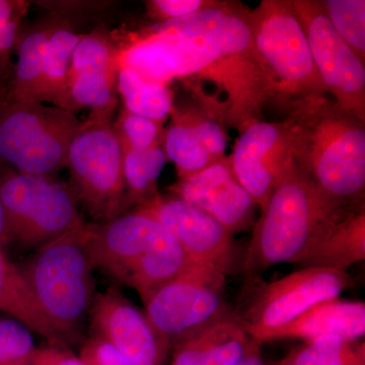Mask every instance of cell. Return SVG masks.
<instances>
[{"mask_svg": "<svg viewBox=\"0 0 365 365\" xmlns=\"http://www.w3.org/2000/svg\"><path fill=\"white\" fill-rule=\"evenodd\" d=\"M297 102L287 123L295 167L341 212L364 207V120L324 95Z\"/></svg>", "mask_w": 365, "mask_h": 365, "instance_id": "obj_1", "label": "cell"}, {"mask_svg": "<svg viewBox=\"0 0 365 365\" xmlns=\"http://www.w3.org/2000/svg\"><path fill=\"white\" fill-rule=\"evenodd\" d=\"M345 213L332 205L294 163L273 190L242 257L247 278L281 263L294 264Z\"/></svg>", "mask_w": 365, "mask_h": 365, "instance_id": "obj_2", "label": "cell"}, {"mask_svg": "<svg viewBox=\"0 0 365 365\" xmlns=\"http://www.w3.org/2000/svg\"><path fill=\"white\" fill-rule=\"evenodd\" d=\"M88 246L93 267L133 288L141 300L190 263L158 220L136 210L88 225Z\"/></svg>", "mask_w": 365, "mask_h": 365, "instance_id": "obj_3", "label": "cell"}, {"mask_svg": "<svg viewBox=\"0 0 365 365\" xmlns=\"http://www.w3.org/2000/svg\"><path fill=\"white\" fill-rule=\"evenodd\" d=\"M88 239V225L83 222L19 266L41 313L62 342L78 333L97 295Z\"/></svg>", "mask_w": 365, "mask_h": 365, "instance_id": "obj_4", "label": "cell"}, {"mask_svg": "<svg viewBox=\"0 0 365 365\" xmlns=\"http://www.w3.org/2000/svg\"><path fill=\"white\" fill-rule=\"evenodd\" d=\"M86 120L40 101L0 104V165L50 178L66 169L67 150Z\"/></svg>", "mask_w": 365, "mask_h": 365, "instance_id": "obj_5", "label": "cell"}, {"mask_svg": "<svg viewBox=\"0 0 365 365\" xmlns=\"http://www.w3.org/2000/svg\"><path fill=\"white\" fill-rule=\"evenodd\" d=\"M248 16L254 56L264 78L299 100L324 95L325 86L292 1H264Z\"/></svg>", "mask_w": 365, "mask_h": 365, "instance_id": "obj_6", "label": "cell"}, {"mask_svg": "<svg viewBox=\"0 0 365 365\" xmlns=\"http://www.w3.org/2000/svg\"><path fill=\"white\" fill-rule=\"evenodd\" d=\"M0 204L7 244L40 248L83 222L71 188L50 178L0 165Z\"/></svg>", "mask_w": 365, "mask_h": 365, "instance_id": "obj_7", "label": "cell"}, {"mask_svg": "<svg viewBox=\"0 0 365 365\" xmlns=\"http://www.w3.org/2000/svg\"><path fill=\"white\" fill-rule=\"evenodd\" d=\"M249 281L235 319L254 339L263 343L269 333L289 324L319 302L338 299L354 287L355 279L343 271L300 268L272 282L260 277Z\"/></svg>", "mask_w": 365, "mask_h": 365, "instance_id": "obj_8", "label": "cell"}, {"mask_svg": "<svg viewBox=\"0 0 365 365\" xmlns=\"http://www.w3.org/2000/svg\"><path fill=\"white\" fill-rule=\"evenodd\" d=\"M66 169L78 203L100 222L126 212L123 148L112 120L88 117L67 150Z\"/></svg>", "mask_w": 365, "mask_h": 365, "instance_id": "obj_9", "label": "cell"}, {"mask_svg": "<svg viewBox=\"0 0 365 365\" xmlns=\"http://www.w3.org/2000/svg\"><path fill=\"white\" fill-rule=\"evenodd\" d=\"M227 275L206 263L190 262L143 300L146 316L172 347L185 335L230 313L223 299Z\"/></svg>", "mask_w": 365, "mask_h": 365, "instance_id": "obj_10", "label": "cell"}, {"mask_svg": "<svg viewBox=\"0 0 365 365\" xmlns=\"http://www.w3.org/2000/svg\"><path fill=\"white\" fill-rule=\"evenodd\" d=\"M306 32L314 66L335 102L364 121L365 67L340 37L322 2L292 1Z\"/></svg>", "mask_w": 365, "mask_h": 365, "instance_id": "obj_11", "label": "cell"}, {"mask_svg": "<svg viewBox=\"0 0 365 365\" xmlns=\"http://www.w3.org/2000/svg\"><path fill=\"white\" fill-rule=\"evenodd\" d=\"M134 210L158 220L181 246L190 262L210 264L227 276L242 270L244 254L240 253L234 235L184 199L158 194Z\"/></svg>", "mask_w": 365, "mask_h": 365, "instance_id": "obj_12", "label": "cell"}, {"mask_svg": "<svg viewBox=\"0 0 365 365\" xmlns=\"http://www.w3.org/2000/svg\"><path fill=\"white\" fill-rule=\"evenodd\" d=\"M90 318L93 335L110 343L131 365H163L170 345L145 313L116 288L96 295Z\"/></svg>", "mask_w": 365, "mask_h": 365, "instance_id": "obj_13", "label": "cell"}, {"mask_svg": "<svg viewBox=\"0 0 365 365\" xmlns=\"http://www.w3.org/2000/svg\"><path fill=\"white\" fill-rule=\"evenodd\" d=\"M228 160L235 179L263 210L273 190L294 165L288 124H250L237 139Z\"/></svg>", "mask_w": 365, "mask_h": 365, "instance_id": "obj_14", "label": "cell"}, {"mask_svg": "<svg viewBox=\"0 0 365 365\" xmlns=\"http://www.w3.org/2000/svg\"><path fill=\"white\" fill-rule=\"evenodd\" d=\"M157 26L181 38L207 59L213 68L223 60L254 56L249 16L227 7L206 6L196 13Z\"/></svg>", "mask_w": 365, "mask_h": 365, "instance_id": "obj_15", "label": "cell"}, {"mask_svg": "<svg viewBox=\"0 0 365 365\" xmlns=\"http://www.w3.org/2000/svg\"><path fill=\"white\" fill-rule=\"evenodd\" d=\"M170 191L212 216L232 235L246 230L253 218L256 203L235 179L228 160L180 179Z\"/></svg>", "mask_w": 365, "mask_h": 365, "instance_id": "obj_16", "label": "cell"}, {"mask_svg": "<svg viewBox=\"0 0 365 365\" xmlns=\"http://www.w3.org/2000/svg\"><path fill=\"white\" fill-rule=\"evenodd\" d=\"M253 340L230 312L178 340L172 365H237Z\"/></svg>", "mask_w": 365, "mask_h": 365, "instance_id": "obj_17", "label": "cell"}, {"mask_svg": "<svg viewBox=\"0 0 365 365\" xmlns=\"http://www.w3.org/2000/svg\"><path fill=\"white\" fill-rule=\"evenodd\" d=\"M365 334V304L334 299L314 304L289 324L269 333L266 341L313 340L336 335L359 340Z\"/></svg>", "mask_w": 365, "mask_h": 365, "instance_id": "obj_18", "label": "cell"}, {"mask_svg": "<svg viewBox=\"0 0 365 365\" xmlns=\"http://www.w3.org/2000/svg\"><path fill=\"white\" fill-rule=\"evenodd\" d=\"M365 259L364 207L331 227L294 264L300 268L332 269L346 272Z\"/></svg>", "mask_w": 365, "mask_h": 365, "instance_id": "obj_19", "label": "cell"}, {"mask_svg": "<svg viewBox=\"0 0 365 365\" xmlns=\"http://www.w3.org/2000/svg\"><path fill=\"white\" fill-rule=\"evenodd\" d=\"M0 314L19 319L33 333L42 336L49 343L62 344L41 313L20 267L9 260L2 246H0Z\"/></svg>", "mask_w": 365, "mask_h": 365, "instance_id": "obj_20", "label": "cell"}, {"mask_svg": "<svg viewBox=\"0 0 365 365\" xmlns=\"http://www.w3.org/2000/svg\"><path fill=\"white\" fill-rule=\"evenodd\" d=\"M81 38V34L76 33L66 21H54L46 48L40 102L69 111V68L72 53Z\"/></svg>", "mask_w": 365, "mask_h": 365, "instance_id": "obj_21", "label": "cell"}, {"mask_svg": "<svg viewBox=\"0 0 365 365\" xmlns=\"http://www.w3.org/2000/svg\"><path fill=\"white\" fill-rule=\"evenodd\" d=\"M54 21H43L20 36L18 59L4 101H40L46 48Z\"/></svg>", "mask_w": 365, "mask_h": 365, "instance_id": "obj_22", "label": "cell"}, {"mask_svg": "<svg viewBox=\"0 0 365 365\" xmlns=\"http://www.w3.org/2000/svg\"><path fill=\"white\" fill-rule=\"evenodd\" d=\"M116 86L124 109L133 114L163 122L174 109L168 85L144 79L131 69L117 66Z\"/></svg>", "mask_w": 365, "mask_h": 365, "instance_id": "obj_23", "label": "cell"}, {"mask_svg": "<svg viewBox=\"0 0 365 365\" xmlns=\"http://www.w3.org/2000/svg\"><path fill=\"white\" fill-rule=\"evenodd\" d=\"M123 148L125 210L158 195V181L165 163V151L160 146L134 150Z\"/></svg>", "mask_w": 365, "mask_h": 365, "instance_id": "obj_24", "label": "cell"}, {"mask_svg": "<svg viewBox=\"0 0 365 365\" xmlns=\"http://www.w3.org/2000/svg\"><path fill=\"white\" fill-rule=\"evenodd\" d=\"M275 365H365V343L341 336H324L304 341Z\"/></svg>", "mask_w": 365, "mask_h": 365, "instance_id": "obj_25", "label": "cell"}, {"mask_svg": "<svg viewBox=\"0 0 365 365\" xmlns=\"http://www.w3.org/2000/svg\"><path fill=\"white\" fill-rule=\"evenodd\" d=\"M117 73V72H116ZM115 74H81L68 83V109H91L90 117L112 120L118 103Z\"/></svg>", "mask_w": 365, "mask_h": 365, "instance_id": "obj_26", "label": "cell"}, {"mask_svg": "<svg viewBox=\"0 0 365 365\" xmlns=\"http://www.w3.org/2000/svg\"><path fill=\"white\" fill-rule=\"evenodd\" d=\"M117 66L131 69L144 79L163 85L176 78L162 43L153 33L118 49Z\"/></svg>", "mask_w": 365, "mask_h": 365, "instance_id": "obj_27", "label": "cell"}, {"mask_svg": "<svg viewBox=\"0 0 365 365\" xmlns=\"http://www.w3.org/2000/svg\"><path fill=\"white\" fill-rule=\"evenodd\" d=\"M118 48L104 30L97 29L81 35L72 53L68 83L81 74H115Z\"/></svg>", "mask_w": 365, "mask_h": 365, "instance_id": "obj_28", "label": "cell"}, {"mask_svg": "<svg viewBox=\"0 0 365 365\" xmlns=\"http://www.w3.org/2000/svg\"><path fill=\"white\" fill-rule=\"evenodd\" d=\"M163 151L168 160L176 165L180 179L192 176L215 163L192 129L177 116L165 132Z\"/></svg>", "mask_w": 365, "mask_h": 365, "instance_id": "obj_29", "label": "cell"}, {"mask_svg": "<svg viewBox=\"0 0 365 365\" xmlns=\"http://www.w3.org/2000/svg\"><path fill=\"white\" fill-rule=\"evenodd\" d=\"M322 6L336 32L364 61V0H327L322 2Z\"/></svg>", "mask_w": 365, "mask_h": 365, "instance_id": "obj_30", "label": "cell"}, {"mask_svg": "<svg viewBox=\"0 0 365 365\" xmlns=\"http://www.w3.org/2000/svg\"><path fill=\"white\" fill-rule=\"evenodd\" d=\"M36 348L33 332L25 324L0 314V365H31Z\"/></svg>", "mask_w": 365, "mask_h": 365, "instance_id": "obj_31", "label": "cell"}, {"mask_svg": "<svg viewBox=\"0 0 365 365\" xmlns=\"http://www.w3.org/2000/svg\"><path fill=\"white\" fill-rule=\"evenodd\" d=\"M160 125L162 122L123 109L113 126L122 145L134 150H145L158 145Z\"/></svg>", "mask_w": 365, "mask_h": 365, "instance_id": "obj_32", "label": "cell"}, {"mask_svg": "<svg viewBox=\"0 0 365 365\" xmlns=\"http://www.w3.org/2000/svg\"><path fill=\"white\" fill-rule=\"evenodd\" d=\"M177 117L188 125L195 134L199 143L205 148L215 162L223 160L222 155L227 150V140L220 124L216 123L212 119H202V118L191 119L182 115H178Z\"/></svg>", "mask_w": 365, "mask_h": 365, "instance_id": "obj_33", "label": "cell"}, {"mask_svg": "<svg viewBox=\"0 0 365 365\" xmlns=\"http://www.w3.org/2000/svg\"><path fill=\"white\" fill-rule=\"evenodd\" d=\"M78 356L85 365H131L110 343L96 335L83 343Z\"/></svg>", "mask_w": 365, "mask_h": 365, "instance_id": "obj_34", "label": "cell"}, {"mask_svg": "<svg viewBox=\"0 0 365 365\" xmlns=\"http://www.w3.org/2000/svg\"><path fill=\"white\" fill-rule=\"evenodd\" d=\"M146 4L150 16L163 23L189 16L208 6L202 0H153Z\"/></svg>", "mask_w": 365, "mask_h": 365, "instance_id": "obj_35", "label": "cell"}, {"mask_svg": "<svg viewBox=\"0 0 365 365\" xmlns=\"http://www.w3.org/2000/svg\"><path fill=\"white\" fill-rule=\"evenodd\" d=\"M31 365H85L78 355L62 344L49 343L36 348Z\"/></svg>", "mask_w": 365, "mask_h": 365, "instance_id": "obj_36", "label": "cell"}, {"mask_svg": "<svg viewBox=\"0 0 365 365\" xmlns=\"http://www.w3.org/2000/svg\"><path fill=\"white\" fill-rule=\"evenodd\" d=\"M28 6L29 2L26 1L0 0V32L19 11Z\"/></svg>", "mask_w": 365, "mask_h": 365, "instance_id": "obj_37", "label": "cell"}, {"mask_svg": "<svg viewBox=\"0 0 365 365\" xmlns=\"http://www.w3.org/2000/svg\"><path fill=\"white\" fill-rule=\"evenodd\" d=\"M263 343L254 339L247 354L237 365H265L261 356V346Z\"/></svg>", "mask_w": 365, "mask_h": 365, "instance_id": "obj_38", "label": "cell"}, {"mask_svg": "<svg viewBox=\"0 0 365 365\" xmlns=\"http://www.w3.org/2000/svg\"><path fill=\"white\" fill-rule=\"evenodd\" d=\"M7 245L6 237V227H4V215L2 210L1 204H0V246L6 248Z\"/></svg>", "mask_w": 365, "mask_h": 365, "instance_id": "obj_39", "label": "cell"}]
</instances>
